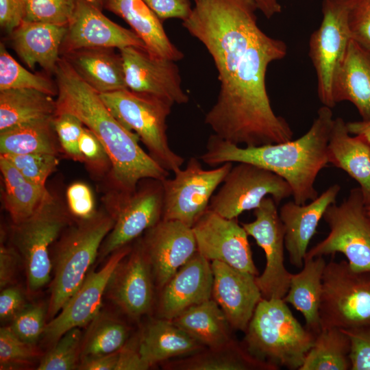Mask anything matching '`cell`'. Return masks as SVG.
Returning <instances> with one entry per match:
<instances>
[{
  "instance_id": "cell-1",
  "label": "cell",
  "mask_w": 370,
  "mask_h": 370,
  "mask_svg": "<svg viewBox=\"0 0 370 370\" xmlns=\"http://www.w3.org/2000/svg\"><path fill=\"white\" fill-rule=\"evenodd\" d=\"M57 112L75 115L105 148L112 162L108 181L110 189L131 193L139 182L163 180L169 171L160 166L138 144V136L110 112L99 94L81 79L61 56L55 72Z\"/></svg>"
},
{
  "instance_id": "cell-2",
  "label": "cell",
  "mask_w": 370,
  "mask_h": 370,
  "mask_svg": "<svg viewBox=\"0 0 370 370\" xmlns=\"http://www.w3.org/2000/svg\"><path fill=\"white\" fill-rule=\"evenodd\" d=\"M332 108L323 106L308 131L296 140L241 147L214 134L200 159L210 166L225 162H247L271 171L292 188L293 201L305 204L319 195L314 182L328 163V145L334 122Z\"/></svg>"
},
{
  "instance_id": "cell-3",
  "label": "cell",
  "mask_w": 370,
  "mask_h": 370,
  "mask_svg": "<svg viewBox=\"0 0 370 370\" xmlns=\"http://www.w3.org/2000/svg\"><path fill=\"white\" fill-rule=\"evenodd\" d=\"M114 223L115 219L105 208L88 219H76L57 239L51 259L53 277L47 309L48 321L82 284Z\"/></svg>"
},
{
  "instance_id": "cell-4",
  "label": "cell",
  "mask_w": 370,
  "mask_h": 370,
  "mask_svg": "<svg viewBox=\"0 0 370 370\" xmlns=\"http://www.w3.org/2000/svg\"><path fill=\"white\" fill-rule=\"evenodd\" d=\"M245 333L243 344L253 356L291 370H299L317 336L280 298H262Z\"/></svg>"
},
{
  "instance_id": "cell-5",
  "label": "cell",
  "mask_w": 370,
  "mask_h": 370,
  "mask_svg": "<svg viewBox=\"0 0 370 370\" xmlns=\"http://www.w3.org/2000/svg\"><path fill=\"white\" fill-rule=\"evenodd\" d=\"M71 224L66 204L51 193L30 217L13 223L11 245L23 263L29 293L40 291L51 281L50 247Z\"/></svg>"
},
{
  "instance_id": "cell-6",
  "label": "cell",
  "mask_w": 370,
  "mask_h": 370,
  "mask_svg": "<svg viewBox=\"0 0 370 370\" xmlns=\"http://www.w3.org/2000/svg\"><path fill=\"white\" fill-rule=\"evenodd\" d=\"M99 95L113 116L138 136L160 166L173 173L181 169L184 159L171 149L166 134V121L172 103L129 89Z\"/></svg>"
},
{
  "instance_id": "cell-7",
  "label": "cell",
  "mask_w": 370,
  "mask_h": 370,
  "mask_svg": "<svg viewBox=\"0 0 370 370\" xmlns=\"http://www.w3.org/2000/svg\"><path fill=\"white\" fill-rule=\"evenodd\" d=\"M321 330L354 329L370 324V271L347 260L326 263L319 306Z\"/></svg>"
},
{
  "instance_id": "cell-8",
  "label": "cell",
  "mask_w": 370,
  "mask_h": 370,
  "mask_svg": "<svg viewBox=\"0 0 370 370\" xmlns=\"http://www.w3.org/2000/svg\"><path fill=\"white\" fill-rule=\"evenodd\" d=\"M323 219L330 232L307 251L305 258L343 254L352 267L370 271V216L359 187L337 204H330Z\"/></svg>"
},
{
  "instance_id": "cell-9",
  "label": "cell",
  "mask_w": 370,
  "mask_h": 370,
  "mask_svg": "<svg viewBox=\"0 0 370 370\" xmlns=\"http://www.w3.org/2000/svg\"><path fill=\"white\" fill-rule=\"evenodd\" d=\"M163 201L162 180L156 179L140 180L131 193L110 189L104 204L115 223L101 245L100 258L129 245L156 225L162 219Z\"/></svg>"
},
{
  "instance_id": "cell-10",
  "label": "cell",
  "mask_w": 370,
  "mask_h": 370,
  "mask_svg": "<svg viewBox=\"0 0 370 370\" xmlns=\"http://www.w3.org/2000/svg\"><path fill=\"white\" fill-rule=\"evenodd\" d=\"M351 0H323L320 26L310 36L309 56L317 79V94L323 106L333 108L334 80L352 40L348 25Z\"/></svg>"
},
{
  "instance_id": "cell-11",
  "label": "cell",
  "mask_w": 370,
  "mask_h": 370,
  "mask_svg": "<svg viewBox=\"0 0 370 370\" xmlns=\"http://www.w3.org/2000/svg\"><path fill=\"white\" fill-rule=\"evenodd\" d=\"M292 195L291 187L281 176L253 164L238 162L212 195L208 209L223 217L236 219L243 212L258 208L267 197L278 205Z\"/></svg>"
},
{
  "instance_id": "cell-12",
  "label": "cell",
  "mask_w": 370,
  "mask_h": 370,
  "mask_svg": "<svg viewBox=\"0 0 370 370\" xmlns=\"http://www.w3.org/2000/svg\"><path fill=\"white\" fill-rule=\"evenodd\" d=\"M232 166V162H225L206 170L197 158H190L184 169L174 173L173 178L162 180V219L178 221L192 227L208 209L214 190Z\"/></svg>"
},
{
  "instance_id": "cell-13",
  "label": "cell",
  "mask_w": 370,
  "mask_h": 370,
  "mask_svg": "<svg viewBox=\"0 0 370 370\" xmlns=\"http://www.w3.org/2000/svg\"><path fill=\"white\" fill-rule=\"evenodd\" d=\"M277 206L271 197H267L254 209L255 219L241 223L247 234L255 239L264 252V269L256 277L264 299H283L292 275L284 264V228Z\"/></svg>"
},
{
  "instance_id": "cell-14",
  "label": "cell",
  "mask_w": 370,
  "mask_h": 370,
  "mask_svg": "<svg viewBox=\"0 0 370 370\" xmlns=\"http://www.w3.org/2000/svg\"><path fill=\"white\" fill-rule=\"evenodd\" d=\"M192 229L197 251L210 262L217 260L255 276L254 264L248 234L236 219H227L207 209Z\"/></svg>"
},
{
  "instance_id": "cell-15",
  "label": "cell",
  "mask_w": 370,
  "mask_h": 370,
  "mask_svg": "<svg viewBox=\"0 0 370 370\" xmlns=\"http://www.w3.org/2000/svg\"><path fill=\"white\" fill-rule=\"evenodd\" d=\"M132 247L127 245L116 250L101 269L88 273L59 313L46 323L42 334L45 342L54 344L67 331L84 327L96 318L114 271Z\"/></svg>"
},
{
  "instance_id": "cell-16",
  "label": "cell",
  "mask_w": 370,
  "mask_h": 370,
  "mask_svg": "<svg viewBox=\"0 0 370 370\" xmlns=\"http://www.w3.org/2000/svg\"><path fill=\"white\" fill-rule=\"evenodd\" d=\"M139 240L159 289L197 251L192 227L178 221L162 219Z\"/></svg>"
},
{
  "instance_id": "cell-17",
  "label": "cell",
  "mask_w": 370,
  "mask_h": 370,
  "mask_svg": "<svg viewBox=\"0 0 370 370\" xmlns=\"http://www.w3.org/2000/svg\"><path fill=\"white\" fill-rule=\"evenodd\" d=\"M119 53L127 89L166 100L173 105L188 101L175 61L153 58L146 50L135 47L121 49Z\"/></svg>"
},
{
  "instance_id": "cell-18",
  "label": "cell",
  "mask_w": 370,
  "mask_h": 370,
  "mask_svg": "<svg viewBox=\"0 0 370 370\" xmlns=\"http://www.w3.org/2000/svg\"><path fill=\"white\" fill-rule=\"evenodd\" d=\"M153 284L151 266L138 240L116 267L106 293L124 314L138 319L152 307Z\"/></svg>"
},
{
  "instance_id": "cell-19",
  "label": "cell",
  "mask_w": 370,
  "mask_h": 370,
  "mask_svg": "<svg viewBox=\"0 0 370 370\" xmlns=\"http://www.w3.org/2000/svg\"><path fill=\"white\" fill-rule=\"evenodd\" d=\"M135 47L146 50L145 43L132 29L112 21L101 10L83 0H78L74 14L67 25L60 56L88 48Z\"/></svg>"
},
{
  "instance_id": "cell-20",
  "label": "cell",
  "mask_w": 370,
  "mask_h": 370,
  "mask_svg": "<svg viewBox=\"0 0 370 370\" xmlns=\"http://www.w3.org/2000/svg\"><path fill=\"white\" fill-rule=\"evenodd\" d=\"M212 299L225 314L232 330L245 332L262 299L255 275L224 262H211Z\"/></svg>"
},
{
  "instance_id": "cell-21",
  "label": "cell",
  "mask_w": 370,
  "mask_h": 370,
  "mask_svg": "<svg viewBox=\"0 0 370 370\" xmlns=\"http://www.w3.org/2000/svg\"><path fill=\"white\" fill-rule=\"evenodd\" d=\"M211 262L198 251L160 289L159 318L172 320L186 309L212 299Z\"/></svg>"
},
{
  "instance_id": "cell-22",
  "label": "cell",
  "mask_w": 370,
  "mask_h": 370,
  "mask_svg": "<svg viewBox=\"0 0 370 370\" xmlns=\"http://www.w3.org/2000/svg\"><path fill=\"white\" fill-rule=\"evenodd\" d=\"M340 190V185L335 184L307 204L291 201L280 208L284 228V247L293 266L302 268L308 246L317 233L319 223L328 207L336 202Z\"/></svg>"
},
{
  "instance_id": "cell-23",
  "label": "cell",
  "mask_w": 370,
  "mask_h": 370,
  "mask_svg": "<svg viewBox=\"0 0 370 370\" xmlns=\"http://www.w3.org/2000/svg\"><path fill=\"white\" fill-rule=\"evenodd\" d=\"M104 8L129 24L152 57L175 62L184 58L166 34L162 21L143 0H105Z\"/></svg>"
},
{
  "instance_id": "cell-24",
  "label": "cell",
  "mask_w": 370,
  "mask_h": 370,
  "mask_svg": "<svg viewBox=\"0 0 370 370\" xmlns=\"http://www.w3.org/2000/svg\"><path fill=\"white\" fill-rule=\"evenodd\" d=\"M66 29L67 26L23 21L11 33L12 46L29 69L38 64L54 73Z\"/></svg>"
},
{
  "instance_id": "cell-25",
  "label": "cell",
  "mask_w": 370,
  "mask_h": 370,
  "mask_svg": "<svg viewBox=\"0 0 370 370\" xmlns=\"http://www.w3.org/2000/svg\"><path fill=\"white\" fill-rule=\"evenodd\" d=\"M328 159L329 164L358 183L365 205H370V143L359 136H351L347 123L341 117L334 119Z\"/></svg>"
},
{
  "instance_id": "cell-26",
  "label": "cell",
  "mask_w": 370,
  "mask_h": 370,
  "mask_svg": "<svg viewBox=\"0 0 370 370\" xmlns=\"http://www.w3.org/2000/svg\"><path fill=\"white\" fill-rule=\"evenodd\" d=\"M61 56L99 94L127 89L123 59L114 48L81 49Z\"/></svg>"
},
{
  "instance_id": "cell-27",
  "label": "cell",
  "mask_w": 370,
  "mask_h": 370,
  "mask_svg": "<svg viewBox=\"0 0 370 370\" xmlns=\"http://www.w3.org/2000/svg\"><path fill=\"white\" fill-rule=\"evenodd\" d=\"M335 103H352L362 121H370V51L351 40L333 87Z\"/></svg>"
},
{
  "instance_id": "cell-28",
  "label": "cell",
  "mask_w": 370,
  "mask_h": 370,
  "mask_svg": "<svg viewBox=\"0 0 370 370\" xmlns=\"http://www.w3.org/2000/svg\"><path fill=\"white\" fill-rule=\"evenodd\" d=\"M138 343L139 352L150 367L206 347L171 320L159 317L148 323Z\"/></svg>"
},
{
  "instance_id": "cell-29",
  "label": "cell",
  "mask_w": 370,
  "mask_h": 370,
  "mask_svg": "<svg viewBox=\"0 0 370 370\" xmlns=\"http://www.w3.org/2000/svg\"><path fill=\"white\" fill-rule=\"evenodd\" d=\"M166 370H278L253 356L244 344L234 338L216 347H205L180 359L167 360L162 365Z\"/></svg>"
},
{
  "instance_id": "cell-30",
  "label": "cell",
  "mask_w": 370,
  "mask_h": 370,
  "mask_svg": "<svg viewBox=\"0 0 370 370\" xmlns=\"http://www.w3.org/2000/svg\"><path fill=\"white\" fill-rule=\"evenodd\" d=\"M326 264L323 256L305 258L301 270L292 273L283 300L300 312L306 328L316 335L321 331L319 306L322 276Z\"/></svg>"
},
{
  "instance_id": "cell-31",
  "label": "cell",
  "mask_w": 370,
  "mask_h": 370,
  "mask_svg": "<svg viewBox=\"0 0 370 370\" xmlns=\"http://www.w3.org/2000/svg\"><path fill=\"white\" fill-rule=\"evenodd\" d=\"M53 95L30 88L0 90V132L36 121L53 119Z\"/></svg>"
},
{
  "instance_id": "cell-32",
  "label": "cell",
  "mask_w": 370,
  "mask_h": 370,
  "mask_svg": "<svg viewBox=\"0 0 370 370\" xmlns=\"http://www.w3.org/2000/svg\"><path fill=\"white\" fill-rule=\"evenodd\" d=\"M171 321L206 347H219L233 339L225 314L212 299L186 309Z\"/></svg>"
},
{
  "instance_id": "cell-33",
  "label": "cell",
  "mask_w": 370,
  "mask_h": 370,
  "mask_svg": "<svg viewBox=\"0 0 370 370\" xmlns=\"http://www.w3.org/2000/svg\"><path fill=\"white\" fill-rule=\"evenodd\" d=\"M0 171L3 182V207L14 224L30 217L51 195L47 187L37 185L26 178L1 155Z\"/></svg>"
},
{
  "instance_id": "cell-34",
  "label": "cell",
  "mask_w": 370,
  "mask_h": 370,
  "mask_svg": "<svg viewBox=\"0 0 370 370\" xmlns=\"http://www.w3.org/2000/svg\"><path fill=\"white\" fill-rule=\"evenodd\" d=\"M53 120L36 121L0 132V154L58 155L61 149Z\"/></svg>"
},
{
  "instance_id": "cell-35",
  "label": "cell",
  "mask_w": 370,
  "mask_h": 370,
  "mask_svg": "<svg viewBox=\"0 0 370 370\" xmlns=\"http://www.w3.org/2000/svg\"><path fill=\"white\" fill-rule=\"evenodd\" d=\"M350 354V339L341 329H321L299 370H351Z\"/></svg>"
},
{
  "instance_id": "cell-36",
  "label": "cell",
  "mask_w": 370,
  "mask_h": 370,
  "mask_svg": "<svg viewBox=\"0 0 370 370\" xmlns=\"http://www.w3.org/2000/svg\"><path fill=\"white\" fill-rule=\"evenodd\" d=\"M129 332L128 326L121 320L99 313L83 337L80 360L120 350L127 341Z\"/></svg>"
},
{
  "instance_id": "cell-37",
  "label": "cell",
  "mask_w": 370,
  "mask_h": 370,
  "mask_svg": "<svg viewBox=\"0 0 370 370\" xmlns=\"http://www.w3.org/2000/svg\"><path fill=\"white\" fill-rule=\"evenodd\" d=\"M16 88L35 89L53 96L58 94L56 81L53 82L45 75L32 73L25 69L1 42L0 90Z\"/></svg>"
},
{
  "instance_id": "cell-38",
  "label": "cell",
  "mask_w": 370,
  "mask_h": 370,
  "mask_svg": "<svg viewBox=\"0 0 370 370\" xmlns=\"http://www.w3.org/2000/svg\"><path fill=\"white\" fill-rule=\"evenodd\" d=\"M83 336L80 328L64 333L41 358L38 370H72L77 369L81 357Z\"/></svg>"
},
{
  "instance_id": "cell-39",
  "label": "cell",
  "mask_w": 370,
  "mask_h": 370,
  "mask_svg": "<svg viewBox=\"0 0 370 370\" xmlns=\"http://www.w3.org/2000/svg\"><path fill=\"white\" fill-rule=\"evenodd\" d=\"M23 21L67 26L78 0H23Z\"/></svg>"
},
{
  "instance_id": "cell-40",
  "label": "cell",
  "mask_w": 370,
  "mask_h": 370,
  "mask_svg": "<svg viewBox=\"0 0 370 370\" xmlns=\"http://www.w3.org/2000/svg\"><path fill=\"white\" fill-rule=\"evenodd\" d=\"M35 345L25 342L9 327L0 330V369H13L30 365L39 355Z\"/></svg>"
},
{
  "instance_id": "cell-41",
  "label": "cell",
  "mask_w": 370,
  "mask_h": 370,
  "mask_svg": "<svg viewBox=\"0 0 370 370\" xmlns=\"http://www.w3.org/2000/svg\"><path fill=\"white\" fill-rule=\"evenodd\" d=\"M14 165L26 178L46 187L48 177L56 171L59 160L51 153L0 154Z\"/></svg>"
},
{
  "instance_id": "cell-42",
  "label": "cell",
  "mask_w": 370,
  "mask_h": 370,
  "mask_svg": "<svg viewBox=\"0 0 370 370\" xmlns=\"http://www.w3.org/2000/svg\"><path fill=\"white\" fill-rule=\"evenodd\" d=\"M79 147L90 175L96 180L108 177L112 169L110 157L97 137L85 125L79 139Z\"/></svg>"
},
{
  "instance_id": "cell-43",
  "label": "cell",
  "mask_w": 370,
  "mask_h": 370,
  "mask_svg": "<svg viewBox=\"0 0 370 370\" xmlns=\"http://www.w3.org/2000/svg\"><path fill=\"white\" fill-rule=\"evenodd\" d=\"M61 151L69 158L83 163L79 139L84 125L75 115L58 112L53 120Z\"/></svg>"
},
{
  "instance_id": "cell-44",
  "label": "cell",
  "mask_w": 370,
  "mask_h": 370,
  "mask_svg": "<svg viewBox=\"0 0 370 370\" xmlns=\"http://www.w3.org/2000/svg\"><path fill=\"white\" fill-rule=\"evenodd\" d=\"M47 312L41 304L25 306L12 320L8 326L20 339L36 345L42 336Z\"/></svg>"
},
{
  "instance_id": "cell-45",
  "label": "cell",
  "mask_w": 370,
  "mask_h": 370,
  "mask_svg": "<svg viewBox=\"0 0 370 370\" xmlns=\"http://www.w3.org/2000/svg\"><path fill=\"white\" fill-rule=\"evenodd\" d=\"M348 25L352 39L370 51V0H351Z\"/></svg>"
},
{
  "instance_id": "cell-46",
  "label": "cell",
  "mask_w": 370,
  "mask_h": 370,
  "mask_svg": "<svg viewBox=\"0 0 370 370\" xmlns=\"http://www.w3.org/2000/svg\"><path fill=\"white\" fill-rule=\"evenodd\" d=\"M68 210L75 219H85L97 212L94 195L86 183L76 182L70 184L66 191Z\"/></svg>"
},
{
  "instance_id": "cell-47",
  "label": "cell",
  "mask_w": 370,
  "mask_h": 370,
  "mask_svg": "<svg viewBox=\"0 0 370 370\" xmlns=\"http://www.w3.org/2000/svg\"><path fill=\"white\" fill-rule=\"evenodd\" d=\"M342 330L351 341V370H370V324Z\"/></svg>"
},
{
  "instance_id": "cell-48",
  "label": "cell",
  "mask_w": 370,
  "mask_h": 370,
  "mask_svg": "<svg viewBox=\"0 0 370 370\" xmlns=\"http://www.w3.org/2000/svg\"><path fill=\"white\" fill-rule=\"evenodd\" d=\"M162 20L179 18L182 21L190 15L193 8L189 0H143Z\"/></svg>"
},
{
  "instance_id": "cell-49",
  "label": "cell",
  "mask_w": 370,
  "mask_h": 370,
  "mask_svg": "<svg viewBox=\"0 0 370 370\" xmlns=\"http://www.w3.org/2000/svg\"><path fill=\"white\" fill-rule=\"evenodd\" d=\"M18 254L12 245H5L1 240L0 247V288L12 286L15 280L19 261Z\"/></svg>"
},
{
  "instance_id": "cell-50",
  "label": "cell",
  "mask_w": 370,
  "mask_h": 370,
  "mask_svg": "<svg viewBox=\"0 0 370 370\" xmlns=\"http://www.w3.org/2000/svg\"><path fill=\"white\" fill-rule=\"evenodd\" d=\"M25 306L24 295L19 288L10 286L1 290L0 294L1 321H12Z\"/></svg>"
},
{
  "instance_id": "cell-51",
  "label": "cell",
  "mask_w": 370,
  "mask_h": 370,
  "mask_svg": "<svg viewBox=\"0 0 370 370\" xmlns=\"http://www.w3.org/2000/svg\"><path fill=\"white\" fill-rule=\"evenodd\" d=\"M23 0H0V25L11 34L23 21Z\"/></svg>"
},
{
  "instance_id": "cell-52",
  "label": "cell",
  "mask_w": 370,
  "mask_h": 370,
  "mask_svg": "<svg viewBox=\"0 0 370 370\" xmlns=\"http://www.w3.org/2000/svg\"><path fill=\"white\" fill-rule=\"evenodd\" d=\"M150 368L138 349V341L127 343L119 351V357L115 370H147Z\"/></svg>"
},
{
  "instance_id": "cell-53",
  "label": "cell",
  "mask_w": 370,
  "mask_h": 370,
  "mask_svg": "<svg viewBox=\"0 0 370 370\" xmlns=\"http://www.w3.org/2000/svg\"><path fill=\"white\" fill-rule=\"evenodd\" d=\"M119 351L106 355L82 358L79 361L77 369L115 370Z\"/></svg>"
},
{
  "instance_id": "cell-54",
  "label": "cell",
  "mask_w": 370,
  "mask_h": 370,
  "mask_svg": "<svg viewBox=\"0 0 370 370\" xmlns=\"http://www.w3.org/2000/svg\"><path fill=\"white\" fill-rule=\"evenodd\" d=\"M258 10L268 19L281 13L282 5L279 0H254Z\"/></svg>"
},
{
  "instance_id": "cell-55",
  "label": "cell",
  "mask_w": 370,
  "mask_h": 370,
  "mask_svg": "<svg viewBox=\"0 0 370 370\" xmlns=\"http://www.w3.org/2000/svg\"><path fill=\"white\" fill-rule=\"evenodd\" d=\"M351 134L359 136L370 143V121H360L347 123Z\"/></svg>"
},
{
  "instance_id": "cell-56",
  "label": "cell",
  "mask_w": 370,
  "mask_h": 370,
  "mask_svg": "<svg viewBox=\"0 0 370 370\" xmlns=\"http://www.w3.org/2000/svg\"><path fill=\"white\" fill-rule=\"evenodd\" d=\"M87 3H89L97 8L102 10L104 8L105 0H83Z\"/></svg>"
},
{
  "instance_id": "cell-57",
  "label": "cell",
  "mask_w": 370,
  "mask_h": 370,
  "mask_svg": "<svg viewBox=\"0 0 370 370\" xmlns=\"http://www.w3.org/2000/svg\"><path fill=\"white\" fill-rule=\"evenodd\" d=\"M367 211L368 214L370 216V205L366 206Z\"/></svg>"
},
{
  "instance_id": "cell-58",
  "label": "cell",
  "mask_w": 370,
  "mask_h": 370,
  "mask_svg": "<svg viewBox=\"0 0 370 370\" xmlns=\"http://www.w3.org/2000/svg\"><path fill=\"white\" fill-rule=\"evenodd\" d=\"M196 1V0H194V1Z\"/></svg>"
}]
</instances>
